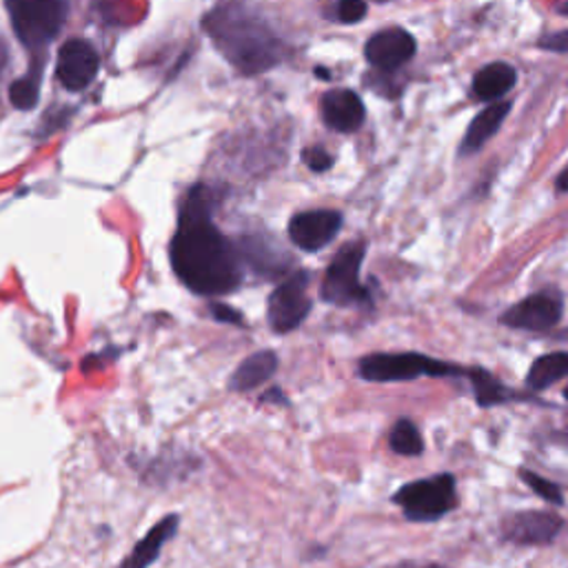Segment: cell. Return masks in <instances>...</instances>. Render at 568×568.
<instances>
[{
	"instance_id": "obj_1",
	"label": "cell",
	"mask_w": 568,
	"mask_h": 568,
	"mask_svg": "<svg viewBox=\"0 0 568 568\" xmlns=\"http://www.w3.org/2000/svg\"><path fill=\"white\" fill-rule=\"evenodd\" d=\"M176 275L193 294L224 296L238 290L242 262L238 249L211 222L209 191L196 187L182 209L178 233L171 242Z\"/></svg>"
},
{
	"instance_id": "obj_2",
	"label": "cell",
	"mask_w": 568,
	"mask_h": 568,
	"mask_svg": "<svg viewBox=\"0 0 568 568\" xmlns=\"http://www.w3.org/2000/svg\"><path fill=\"white\" fill-rule=\"evenodd\" d=\"M202 28L218 52L242 74H262L282 63L284 45L269 23L246 6H218Z\"/></svg>"
},
{
	"instance_id": "obj_3",
	"label": "cell",
	"mask_w": 568,
	"mask_h": 568,
	"mask_svg": "<svg viewBox=\"0 0 568 568\" xmlns=\"http://www.w3.org/2000/svg\"><path fill=\"white\" fill-rule=\"evenodd\" d=\"M393 502L411 522H435L457 506L455 477L449 473L409 482L396 491Z\"/></svg>"
},
{
	"instance_id": "obj_4",
	"label": "cell",
	"mask_w": 568,
	"mask_h": 568,
	"mask_svg": "<svg viewBox=\"0 0 568 568\" xmlns=\"http://www.w3.org/2000/svg\"><path fill=\"white\" fill-rule=\"evenodd\" d=\"M365 253H367V244L362 240L349 242L336 253L320 287V296L325 303H332L338 307L371 303L367 287L360 284V264L365 260Z\"/></svg>"
},
{
	"instance_id": "obj_5",
	"label": "cell",
	"mask_w": 568,
	"mask_h": 568,
	"mask_svg": "<svg viewBox=\"0 0 568 568\" xmlns=\"http://www.w3.org/2000/svg\"><path fill=\"white\" fill-rule=\"evenodd\" d=\"M360 376L369 382H407L416 378L462 376L466 369L433 360L422 354H376L360 362Z\"/></svg>"
},
{
	"instance_id": "obj_6",
	"label": "cell",
	"mask_w": 568,
	"mask_h": 568,
	"mask_svg": "<svg viewBox=\"0 0 568 568\" xmlns=\"http://www.w3.org/2000/svg\"><path fill=\"white\" fill-rule=\"evenodd\" d=\"M12 28L28 48L48 45L65 25L70 6L61 0H10Z\"/></svg>"
},
{
	"instance_id": "obj_7",
	"label": "cell",
	"mask_w": 568,
	"mask_h": 568,
	"mask_svg": "<svg viewBox=\"0 0 568 568\" xmlns=\"http://www.w3.org/2000/svg\"><path fill=\"white\" fill-rule=\"evenodd\" d=\"M309 273L298 271L287 282L269 296V325L275 334H290L303 325L307 314L312 312V301L307 296Z\"/></svg>"
},
{
	"instance_id": "obj_8",
	"label": "cell",
	"mask_w": 568,
	"mask_h": 568,
	"mask_svg": "<svg viewBox=\"0 0 568 568\" xmlns=\"http://www.w3.org/2000/svg\"><path fill=\"white\" fill-rule=\"evenodd\" d=\"M561 296H557L555 292H541L513 305L508 312L502 314L499 323L524 332H548L561 320Z\"/></svg>"
},
{
	"instance_id": "obj_9",
	"label": "cell",
	"mask_w": 568,
	"mask_h": 568,
	"mask_svg": "<svg viewBox=\"0 0 568 568\" xmlns=\"http://www.w3.org/2000/svg\"><path fill=\"white\" fill-rule=\"evenodd\" d=\"M101 70L98 52L85 39H70L59 50L56 76L70 92H83L90 87Z\"/></svg>"
},
{
	"instance_id": "obj_10",
	"label": "cell",
	"mask_w": 568,
	"mask_h": 568,
	"mask_svg": "<svg viewBox=\"0 0 568 568\" xmlns=\"http://www.w3.org/2000/svg\"><path fill=\"white\" fill-rule=\"evenodd\" d=\"M564 526V519L548 511H522L504 517L502 535L517 546L550 544Z\"/></svg>"
},
{
	"instance_id": "obj_11",
	"label": "cell",
	"mask_w": 568,
	"mask_h": 568,
	"mask_svg": "<svg viewBox=\"0 0 568 568\" xmlns=\"http://www.w3.org/2000/svg\"><path fill=\"white\" fill-rule=\"evenodd\" d=\"M343 215L332 209H316L303 211L290 222V238L303 251H320L327 246L340 231Z\"/></svg>"
},
{
	"instance_id": "obj_12",
	"label": "cell",
	"mask_w": 568,
	"mask_h": 568,
	"mask_svg": "<svg viewBox=\"0 0 568 568\" xmlns=\"http://www.w3.org/2000/svg\"><path fill=\"white\" fill-rule=\"evenodd\" d=\"M416 39L404 30H385L369 39L365 48L367 61L382 72H393L409 63L416 54Z\"/></svg>"
},
{
	"instance_id": "obj_13",
	"label": "cell",
	"mask_w": 568,
	"mask_h": 568,
	"mask_svg": "<svg viewBox=\"0 0 568 568\" xmlns=\"http://www.w3.org/2000/svg\"><path fill=\"white\" fill-rule=\"evenodd\" d=\"M323 118L332 129L351 134L365 123V105L356 92L334 90L323 98Z\"/></svg>"
},
{
	"instance_id": "obj_14",
	"label": "cell",
	"mask_w": 568,
	"mask_h": 568,
	"mask_svg": "<svg viewBox=\"0 0 568 568\" xmlns=\"http://www.w3.org/2000/svg\"><path fill=\"white\" fill-rule=\"evenodd\" d=\"M238 255H242L257 273L266 275V277H275L287 271V266L292 264L290 255L282 251V246L269 238L262 235H249L242 238Z\"/></svg>"
},
{
	"instance_id": "obj_15",
	"label": "cell",
	"mask_w": 568,
	"mask_h": 568,
	"mask_svg": "<svg viewBox=\"0 0 568 568\" xmlns=\"http://www.w3.org/2000/svg\"><path fill=\"white\" fill-rule=\"evenodd\" d=\"M178 524H180V517L178 515H167L165 519H160L138 544L136 548L123 559V564L118 568H149L160 550L165 548V544L176 535L178 530Z\"/></svg>"
},
{
	"instance_id": "obj_16",
	"label": "cell",
	"mask_w": 568,
	"mask_h": 568,
	"mask_svg": "<svg viewBox=\"0 0 568 568\" xmlns=\"http://www.w3.org/2000/svg\"><path fill=\"white\" fill-rule=\"evenodd\" d=\"M508 112H511V103H497V105H491V107L482 109L473 118L471 127L466 129L460 154L469 156V154L480 151L488 143V138H493L497 134V129L504 123V118L508 116Z\"/></svg>"
},
{
	"instance_id": "obj_17",
	"label": "cell",
	"mask_w": 568,
	"mask_h": 568,
	"mask_svg": "<svg viewBox=\"0 0 568 568\" xmlns=\"http://www.w3.org/2000/svg\"><path fill=\"white\" fill-rule=\"evenodd\" d=\"M277 369V356L273 351H257L253 356H249L231 376L229 387L231 391H251L255 387H260L262 382H266Z\"/></svg>"
},
{
	"instance_id": "obj_18",
	"label": "cell",
	"mask_w": 568,
	"mask_h": 568,
	"mask_svg": "<svg viewBox=\"0 0 568 568\" xmlns=\"http://www.w3.org/2000/svg\"><path fill=\"white\" fill-rule=\"evenodd\" d=\"M517 83V74L506 63H491L482 67L473 78V94L480 101H497L508 94Z\"/></svg>"
},
{
	"instance_id": "obj_19",
	"label": "cell",
	"mask_w": 568,
	"mask_h": 568,
	"mask_svg": "<svg viewBox=\"0 0 568 568\" xmlns=\"http://www.w3.org/2000/svg\"><path fill=\"white\" fill-rule=\"evenodd\" d=\"M566 376H568V354L559 351V354H546L537 358L528 371L526 382L533 391H541Z\"/></svg>"
},
{
	"instance_id": "obj_20",
	"label": "cell",
	"mask_w": 568,
	"mask_h": 568,
	"mask_svg": "<svg viewBox=\"0 0 568 568\" xmlns=\"http://www.w3.org/2000/svg\"><path fill=\"white\" fill-rule=\"evenodd\" d=\"M466 376L471 378V382L475 387V398H477L480 407H493V404H502V402L517 398L508 387H504L497 378H493L484 369H466Z\"/></svg>"
},
{
	"instance_id": "obj_21",
	"label": "cell",
	"mask_w": 568,
	"mask_h": 568,
	"mask_svg": "<svg viewBox=\"0 0 568 568\" xmlns=\"http://www.w3.org/2000/svg\"><path fill=\"white\" fill-rule=\"evenodd\" d=\"M391 449L398 453V455H407V457H416L424 451V440L418 431V427L411 422V420H400L393 431H391Z\"/></svg>"
},
{
	"instance_id": "obj_22",
	"label": "cell",
	"mask_w": 568,
	"mask_h": 568,
	"mask_svg": "<svg viewBox=\"0 0 568 568\" xmlns=\"http://www.w3.org/2000/svg\"><path fill=\"white\" fill-rule=\"evenodd\" d=\"M41 94V67H32L25 78H19L10 87V101L17 109H32Z\"/></svg>"
},
{
	"instance_id": "obj_23",
	"label": "cell",
	"mask_w": 568,
	"mask_h": 568,
	"mask_svg": "<svg viewBox=\"0 0 568 568\" xmlns=\"http://www.w3.org/2000/svg\"><path fill=\"white\" fill-rule=\"evenodd\" d=\"M519 477H522V480L528 484V488H533V493L539 495L544 502L555 504V506H561V504H564L561 488H559L555 482H550V480H546V477H541V475H537V473H533V471H526V469L519 471Z\"/></svg>"
},
{
	"instance_id": "obj_24",
	"label": "cell",
	"mask_w": 568,
	"mask_h": 568,
	"mask_svg": "<svg viewBox=\"0 0 568 568\" xmlns=\"http://www.w3.org/2000/svg\"><path fill=\"white\" fill-rule=\"evenodd\" d=\"M303 160H305V165H307L312 171H316V173H323V171H327V169L334 167V158H332L323 147L305 149V151H303Z\"/></svg>"
},
{
	"instance_id": "obj_25",
	"label": "cell",
	"mask_w": 568,
	"mask_h": 568,
	"mask_svg": "<svg viewBox=\"0 0 568 568\" xmlns=\"http://www.w3.org/2000/svg\"><path fill=\"white\" fill-rule=\"evenodd\" d=\"M367 3H360V0H343L338 6V19L343 23H360L367 14Z\"/></svg>"
},
{
	"instance_id": "obj_26",
	"label": "cell",
	"mask_w": 568,
	"mask_h": 568,
	"mask_svg": "<svg viewBox=\"0 0 568 568\" xmlns=\"http://www.w3.org/2000/svg\"><path fill=\"white\" fill-rule=\"evenodd\" d=\"M539 48H541V50H548V52H559V54L568 52V30L541 39V41H539Z\"/></svg>"
},
{
	"instance_id": "obj_27",
	"label": "cell",
	"mask_w": 568,
	"mask_h": 568,
	"mask_svg": "<svg viewBox=\"0 0 568 568\" xmlns=\"http://www.w3.org/2000/svg\"><path fill=\"white\" fill-rule=\"evenodd\" d=\"M211 314H213L215 320H220V323L242 325V316H240L238 312H233L231 307H227V305H213V307H211Z\"/></svg>"
},
{
	"instance_id": "obj_28",
	"label": "cell",
	"mask_w": 568,
	"mask_h": 568,
	"mask_svg": "<svg viewBox=\"0 0 568 568\" xmlns=\"http://www.w3.org/2000/svg\"><path fill=\"white\" fill-rule=\"evenodd\" d=\"M557 191L568 193V167L557 176Z\"/></svg>"
},
{
	"instance_id": "obj_29",
	"label": "cell",
	"mask_w": 568,
	"mask_h": 568,
	"mask_svg": "<svg viewBox=\"0 0 568 568\" xmlns=\"http://www.w3.org/2000/svg\"><path fill=\"white\" fill-rule=\"evenodd\" d=\"M6 65H8V45L3 43V39H0V74H3Z\"/></svg>"
},
{
	"instance_id": "obj_30",
	"label": "cell",
	"mask_w": 568,
	"mask_h": 568,
	"mask_svg": "<svg viewBox=\"0 0 568 568\" xmlns=\"http://www.w3.org/2000/svg\"><path fill=\"white\" fill-rule=\"evenodd\" d=\"M393 568H444L440 564H424V566H418V564H400V566H393Z\"/></svg>"
},
{
	"instance_id": "obj_31",
	"label": "cell",
	"mask_w": 568,
	"mask_h": 568,
	"mask_svg": "<svg viewBox=\"0 0 568 568\" xmlns=\"http://www.w3.org/2000/svg\"><path fill=\"white\" fill-rule=\"evenodd\" d=\"M564 398H566V400H568V389H566V391H564Z\"/></svg>"
},
{
	"instance_id": "obj_32",
	"label": "cell",
	"mask_w": 568,
	"mask_h": 568,
	"mask_svg": "<svg viewBox=\"0 0 568 568\" xmlns=\"http://www.w3.org/2000/svg\"><path fill=\"white\" fill-rule=\"evenodd\" d=\"M566 435H568V433H566Z\"/></svg>"
}]
</instances>
